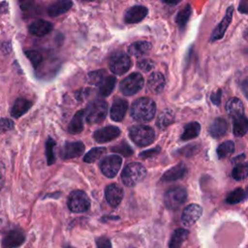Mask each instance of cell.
I'll use <instances>...</instances> for the list:
<instances>
[{
	"mask_svg": "<svg viewBox=\"0 0 248 248\" xmlns=\"http://www.w3.org/2000/svg\"><path fill=\"white\" fill-rule=\"evenodd\" d=\"M96 244L97 248H111L110 240L106 236H100L99 238H97Z\"/></svg>",
	"mask_w": 248,
	"mask_h": 248,
	"instance_id": "cell-45",
	"label": "cell"
},
{
	"mask_svg": "<svg viewBox=\"0 0 248 248\" xmlns=\"http://www.w3.org/2000/svg\"><path fill=\"white\" fill-rule=\"evenodd\" d=\"M221 96H222V91H221V89H218L217 91H215V92H213L212 94H211V96H210V100H211V102L214 104V105H220V103H221Z\"/></svg>",
	"mask_w": 248,
	"mask_h": 248,
	"instance_id": "cell-46",
	"label": "cell"
},
{
	"mask_svg": "<svg viewBox=\"0 0 248 248\" xmlns=\"http://www.w3.org/2000/svg\"><path fill=\"white\" fill-rule=\"evenodd\" d=\"M151 47L152 45L147 41H137L128 46V52L133 56L139 57L147 54L151 50Z\"/></svg>",
	"mask_w": 248,
	"mask_h": 248,
	"instance_id": "cell-23",
	"label": "cell"
},
{
	"mask_svg": "<svg viewBox=\"0 0 248 248\" xmlns=\"http://www.w3.org/2000/svg\"><path fill=\"white\" fill-rule=\"evenodd\" d=\"M55 146V140L48 138L46 141V157L48 165H52L55 162V156L53 152V147Z\"/></svg>",
	"mask_w": 248,
	"mask_h": 248,
	"instance_id": "cell-38",
	"label": "cell"
},
{
	"mask_svg": "<svg viewBox=\"0 0 248 248\" xmlns=\"http://www.w3.org/2000/svg\"><path fill=\"white\" fill-rule=\"evenodd\" d=\"M156 105L154 101L147 97L137 99L131 107L130 114L138 122H149L155 116Z\"/></svg>",
	"mask_w": 248,
	"mask_h": 248,
	"instance_id": "cell-1",
	"label": "cell"
},
{
	"mask_svg": "<svg viewBox=\"0 0 248 248\" xmlns=\"http://www.w3.org/2000/svg\"><path fill=\"white\" fill-rule=\"evenodd\" d=\"M245 199H246L245 191L242 188H236L227 196L226 202L230 204H235L244 201Z\"/></svg>",
	"mask_w": 248,
	"mask_h": 248,
	"instance_id": "cell-35",
	"label": "cell"
},
{
	"mask_svg": "<svg viewBox=\"0 0 248 248\" xmlns=\"http://www.w3.org/2000/svg\"><path fill=\"white\" fill-rule=\"evenodd\" d=\"M238 11L241 12L242 14H247V2L242 1L239 3V8Z\"/></svg>",
	"mask_w": 248,
	"mask_h": 248,
	"instance_id": "cell-48",
	"label": "cell"
},
{
	"mask_svg": "<svg viewBox=\"0 0 248 248\" xmlns=\"http://www.w3.org/2000/svg\"><path fill=\"white\" fill-rule=\"evenodd\" d=\"M121 164L122 158L119 155L113 154L102 159L100 163V169L104 175L108 178H112L118 173L121 168Z\"/></svg>",
	"mask_w": 248,
	"mask_h": 248,
	"instance_id": "cell-9",
	"label": "cell"
},
{
	"mask_svg": "<svg viewBox=\"0 0 248 248\" xmlns=\"http://www.w3.org/2000/svg\"><path fill=\"white\" fill-rule=\"evenodd\" d=\"M166 85V80L164 76L159 72L152 73L147 80V87L153 94L161 93Z\"/></svg>",
	"mask_w": 248,
	"mask_h": 248,
	"instance_id": "cell-20",
	"label": "cell"
},
{
	"mask_svg": "<svg viewBox=\"0 0 248 248\" xmlns=\"http://www.w3.org/2000/svg\"><path fill=\"white\" fill-rule=\"evenodd\" d=\"M29 32L37 37H43L53 29V24L45 19H38L29 25Z\"/></svg>",
	"mask_w": 248,
	"mask_h": 248,
	"instance_id": "cell-19",
	"label": "cell"
},
{
	"mask_svg": "<svg viewBox=\"0 0 248 248\" xmlns=\"http://www.w3.org/2000/svg\"><path fill=\"white\" fill-rule=\"evenodd\" d=\"M105 195L108 204L112 207H116L123 199V190L119 185L112 183L107 186Z\"/></svg>",
	"mask_w": 248,
	"mask_h": 248,
	"instance_id": "cell-16",
	"label": "cell"
},
{
	"mask_svg": "<svg viewBox=\"0 0 248 248\" xmlns=\"http://www.w3.org/2000/svg\"><path fill=\"white\" fill-rule=\"evenodd\" d=\"M154 66H155L154 61L151 59H147V58L140 59L137 63V67L140 70H141L142 72H149L154 68Z\"/></svg>",
	"mask_w": 248,
	"mask_h": 248,
	"instance_id": "cell-42",
	"label": "cell"
},
{
	"mask_svg": "<svg viewBox=\"0 0 248 248\" xmlns=\"http://www.w3.org/2000/svg\"><path fill=\"white\" fill-rule=\"evenodd\" d=\"M200 150V145L197 144V143H194V144H189V145H186L184 147H182L181 149H179L177 152L183 156H193L195 155L198 151Z\"/></svg>",
	"mask_w": 248,
	"mask_h": 248,
	"instance_id": "cell-41",
	"label": "cell"
},
{
	"mask_svg": "<svg viewBox=\"0 0 248 248\" xmlns=\"http://www.w3.org/2000/svg\"><path fill=\"white\" fill-rule=\"evenodd\" d=\"M234 142L232 140H227L225 142H222L218 148H217V155L219 159H223L230 154H232L234 152Z\"/></svg>",
	"mask_w": 248,
	"mask_h": 248,
	"instance_id": "cell-36",
	"label": "cell"
},
{
	"mask_svg": "<svg viewBox=\"0 0 248 248\" xmlns=\"http://www.w3.org/2000/svg\"><path fill=\"white\" fill-rule=\"evenodd\" d=\"M83 118H84V110H78V112H76L68 126V133L72 135H76L82 132Z\"/></svg>",
	"mask_w": 248,
	"mask_h": 248,
	"instance_id": "cell-28",
	"label": "cell"
},
{
	"mask_svg": "<svg viewBox=\"0 0 248 248\" xmlns=\"http://www.w3.org/2000/svg\"><path fill=\"white\" fill-rule=\"evenodd\" d=\"M232 15H233V7L230 6L227 9V12L225 14V16L221 20V22L218 24V26L214 29L211 37H210V42H215L223 38L225 32L227 31L232 19Z\"/></svg>",
	"mask_w": 248,
	"mask_h": 248,
	"instance_id": "cell-15",
	"label": "cell"
},
{
	"mask_svg": "<svg viewBox=\"0 0 248 248\" xmlns=\"http://www.w3.org/2000/svg\"><path fill=\"white\" fill-rule=\"evenodd\" d=\"M131 64L132 62L128 54L124 52H116L110 56L108 67L114 75L120 76L130 69Z\"/></svg>",
	"mask_w": 248,
	"mask_h": 248,
	"instance_id": "cell-8",
	"label": "cell"
},
{
	"mask_svg": "<svg viewBox=\"0 0 248 248\" xmlns=\"http://www.w3.org/2000/svg\"><path fill=\"white\" fill-rule=\"evenodd\" d=\"M245 154L243 153V154H241V155H239V156H237V157H234L232 160V162H233L234 164H237V163H241V162H244V160H245Z\"/></svg>",
	"mask_w": 248,
	"mask_h": 248,
	"instance_id": "cell-49",
	"label": "cell"
},
{
	"mask_svg": "<svg viewBox=\"0 0 248 248\" xmlns=\"http://www.w3.org/2000/svg\"><path fill=\"white\" fill-rule=\"evenodd\" d=\"M25 241V233L20 229L9 231L2 238V248H16Z\"/></svg>",
	"mask_w": 248,
	"mask_h": 248,
	"instance_id": "cell-10",
	"label": "cell"
},
{
	"mask_svg": "<svg viewBox=\"0 0 248 248\" xmlns=\"http://www.w3.org/2000/svg\"><path fill=\"white\" fill-rule=\"evenodd\" d=\"M14 122L9 118H0V134L6 133L14 129Z\"/></svg>",
	"mask_w": 248,
	"mask_h": 248,
	"instance_id": "cell-43",
	"label": "cell"
},
{
	"mask_svg": "<svg viewBox=\"0 0 248 248\" xmlns=\"http://www.w3.org/2000/svg\"><path fill=\"white\" fill-rule=\"evenodd\" d=\"M108 113V104L104 100H95L91 102L85 111L84 116L90 124H98L105 120Z\"/></svg>",
	"mask_w": 248,
	"mask_h": 248,
	"instance_id": "cell-4",
	"label": "cell"
},
{
	"mask_svg": "<svg viewBox=\"0 0 248 248\" xmlns=\"http://www.w3.org/2000/svg\"><path fill=\"white\" fill-rule=\"evenodd\" d=\"M227 131H228V123L222 117L216 118L208 128V132L210 136L213 138H221L227 133Z\"/></svg>",
	"mask_w": 248,
	"mask_h": 248,
	"instance_id": "cell-25",
	"label": "cell"
},
{
	"mask_svg": "<svg viewBox=\"0 0 248 248\" xmlns=\"http://www.w3.org/2000/svg\"><path fill=\"white\" fill-rule=\"evenodd\" d=\"M84 152V144L81 141L65 142L60 149V157L64 160L79 157Z\"/></svg>",
	"mask_w": 248,
	"mask_h": 248,
	"instance_id": "cell-12",
	"label": "cell"
},
{
	"mask_svg": "<svg viewBox=\"0 0 248 248\" xmlns=\"http://www.w3.org/2000/svg\"><path fill=\"white\" fill-rule=\"evenodd\" d=\"M202 208L197 203H191L187 205L181 215V223L185 227L193 226L202 216Z\"/></svg>",
	"mask_w": 248,
	"mask_h": 248,
	"instance_id": "cell-11",
	"label": "cell"
},
{
	"mask_svg": "<svg viewBox=\"0 0 248 248\" xmlns=\"http://www.w3.org/2000/svg\"><path fill=\"white\" fill-rule=\"evenodd\" d=\"M160 151H161L160 146H157V147H155V148H152V149H149V150H145V151L140 153L139 156H140L141 159H146V158H150V157H153V156L159 154Z\"/></svg>",
	"mask_w": 248,
	"mask_h": 248,
	"instance_id": "cell-44",
	"label": "cell"
},
{
	"mask_svg": "<svg viewBox=\"0 0 248 248\" xmlns=\"http://www.w3.org/2000/svg\"><path fill=\"white\" fill-rule=\"evenodd\" d=\"M129 137L138 146H147L155 140L154 130L146 125H135L129 130Z\"/></svg>",
	"mask_w": 248,
	"mask_h": 248,
	"instance_id": "cell-3",
	"label": "cell"
},
{
	"mask_svg": "<svg viewBox=\"0 0 248 248\" xmlns=\"http://www.w3.org/2000/svg\"><path fill=\"white\" fill-rule=\"evenodd\" d=\"M106 77V72L103 70H98V71H94L88 74L87 79L88 82L93 84V85H99V83L103 80V78Z\"/></svg>",
	"mask_w": 248,
	"mask_h": 248,
	"instance_id": "cell-40",
	"label": "cell"
},
{
	"mask_svg": "<svg viewBox=\"0 0 248 248\" xmlns=\"http://www.w3.org/2000/svg\"><path fill=\"white\" fill-rule=\"evenodd\" d=\"M189 231L186 229H176L169 241V248H180L183 242L187 239Z\"/></svg>",
	"mask_w": 248,
	"mask_h": 248,
	"instance_id": "cell-27",
	"label": "cell"
},
{
	"mask_svg": "<svg viewBox=\"0 0 248 248\" xmlns=\"http://www.w3.org/2000/svg\"><path fill=\"white\" fill-rule=\"evenodd\" d=\"M143 83L144 79L140 73H132L120 82L119 89L124 95L132 96L142 88Z\"/></svg>",
	"mask_w": 248,
	"mask_h": 248,
	"instance_id": "cell-7",
	"label": "cell"
},
{
	"mask_svg": "<svg viewBox=\"0 0 248 248\" xmlns=\"http://www.w3.org/2000/svg\"><path fill=\"white\" fill-rule=\"evenodd\" d=\"M107 152V148L100 146V147H95L92 148L91 150H89L83 157V161L85 163H93L95 161H97L99 158H101L105 153Z\"/></svg>",
	"mask_w": 248,
	"mask_h": 248,
	"instance_id": "cell-34",
	"label": "cell"
},
{
	"mask_svg": "<svg viewBox=\"0 0 248 248\" xmlns=\"http://www.w3.org/2000/svg\"><path fill=\"white\" fill-rule=\"evenodd\" d=\"M127 109H128V102L126 100L121 98L115 99L110 108V112H109L110 118L116 122L122 121L126 114Z\"/></svg>",
	"mask_w": 248,
	"mask_h": 248,
	"instance_id": "cell-17",
	"label": "cell"
},
{
	"mask_svg": "<svg viewBox=\"0 0 248 248\" xmlns=\"http://www.w3.org/2000/svg\"><path fill=\"white\" fill-rule=\"evenodd\" d=\"M4 181H5V167L0 162V189L4 185Z\"/></svg>",
	"mask_w": 248,
	"mask_h": 248,
	"instance_id": "cell-47",
	"label": "cell"
},
{
	"mask_svg": "<svg viewBox=\"0 0 248 248\" xmlns=\"http://www.w3.org/2000/svg\"><path fill=\"white\" fill-rule=\"evenodd\" d=\"M63 248H75V247H73V246H71V245H65Z\"/></svg>",
	"mask_w": 248,
	"mask_h": 248,
	"instance_id": "cell-50",
	"label": "cell"
},
{
	"mask_svg": "<svg viewBox=\"0 0 248 248\" xmlns=\"http://www.w3.org/2000/svg\"><path fill=\"white\" fill-rule=\"evenodd\" d=\"M192 15V8L190 5H186L185 7H183V9H181L176 16H175V22L177 24V26L180 28V30H183L187 24V22L190 19V16Z\"/></svg>",
	"mask_w": 248,
	"mask_h": 248,
	"instance_id": "cell-30",
	"label": "cell"
},
{
	"mask_svg": "<svg viewBox=\"0 0 248 248\" xmlns=\"http://www.w3.org/2000/svg\"><path fill=\"white\" fill-rule=\"evenodd\" d=\"M247 174H248V167L245 161L235 164V166L232 170V176L237 181L245 179L247 177Z\"/></svg>",
	"mask_w": 248,
	"mask_h": 248,
	"instance_id": "cell-33",
	"label": "cell"
},
{
	"mask_svg": "<svg viewBox=\"0 0 248 248\" xmlns=\"http://www.w3.org/2000/svg\"><path fill=\"white\" fill-rule=\"evenodd\" d=\"M148 13V9L144 6L136 5L129 8L124 15V21L127 24H135L141 21Z\"/></svg>",
	"mask_w": 248,
	"mask_h": 248,
	"instance_id": "cell-14",
	"label": "cell"
},
{
	"mask_svg": "<svg viewBox=\"0 0 248 248\" xmlns=\"http://www.w3.org/2000/svg\"><path fill=\"white\" fill-rule=\"evenodd\" d=\"M73 6V2L70 0H59L52 3L48 9L47 14L49 16H58L67 13Z\"/></svg>",
	"mask_w": 248,
	"mask_h": 248,
	"instance_id": "cell-22",
	"label": "cell"
},
{
	"mask_svg": "<svg viewBox=\"0 0 248 248\" xmlns=\"http://www.w3.org/2000/svg\"><path fill=\"white\" fill-rule=\"evenodd\" d=\"M120 135V129L116 126H106L104 128H101L97 130L93 138L94 140L99 143H104L108 141H111L118 138Z\"/></svg>",
	"mask_w": 248,
	"mask_h": 248,
	"instance_id": "cell-13",
	"label": "cell"
},
{
	"mask_svg": "<svg viewBox=\"0 0 248 248\" xmlns=\"http://www.w3.org/2000/svg\"><path fill=\"white\" fill-rule=\"evenodd\" d=\"M174 121V114L173 111L170 109H166L157 118L156 125L160 130L166 129L168 126H170Z\"/></svg>",
	"mask_w": 248,
	"mask_h": 248,
	"instance_id": "cell-31",
	"label": "cell"
},
{
	"mask_svg": "<svg viewBox=\"0 0 248 248\" xmlns=\"http://www.w3.org/2000/svg\"><path fill=\"white\" fill-rule=\"evenodd\" d=\"M187 200V191L184 187L175 186L169 189L164 196V202L167 208L174 210L179 208Z\"/></svg>",
	"mask_w": 248,
	"mask_h": 248,
	"instance_id": "cell-5",
	"label": "cell"
},
{
	"mask_svg": "<svg viewBox=\"0 0 248 248\" xmlns=\"http://www.w3.org/2000/svg\"><path fill=\"white\" fill-rule=\"evenodd\" d=\"M146 175V169L138 162H133L127 164L122 172L121 180L124 185L128 187H133L139 182L142 181Z\"/></svg>",
	"mask_w": 248,
	"mask_h": 248,
	"instance_id": "cell-2",
	"label": "cell"
},
{
	"mask_svg": "<svg viewBox=\"0 0 248 248\" xmlns=\"http://www.w3.org/2000/svg\"><path fill=\"white\" fill-rule=\"evenodd\" d=\"M33 103L27 99H23V98H19L17 99L12 108H11V115L15 118H18L20 116H22L25 112H27L29 110V108L32 107Z\"/></svg>",
	"mask_w": 248,
	"mask_h": 248,
	"instance_id": "cell-24",
	"label": "cell"
},
{
	"mask_svg": "<svg viewBox=\"0 0 248 248\" xmlns=\"http://www.w3.org/2000/svg\"><path fill=\"white\" fill-rule=\"evenodd\" d=\"M227 113L234 120L238 117L244 115V106L243 103L236 97L231 98L226 104Z\"/></svg>",
	"mask_w": 248,
	"mask_h": 248,
	"instance_id": "cell-21",
	"label": "cell"
},
{
	"mask_svg": "<svg viewBox=\"0 0 248 248\" xmlns=\"http://www.w3.org/2000/svg\"><path fill=\"white\" fill-rule=\"evenodd\" d=\"M187 173V168L183 164H178L168 170L161 177L162 182H173L183 178Z\"/></svg>",
	"mask_w": 248,
	"mask_h": 248,
	"instance_id": "cell-18",
	"label": "cell"
},
{
	"mask_svg": "<svg viewBox=\"0 0 248 248\" xmlns=\"http://www.w3.org/2000/svg\"><path fill=\"white\" fill-rule=\"evenodd\" d=\"M116 84V78L113 76H106L98 85L99 95L101 97H107L110 95Z\"/></svg>",
	"mask_w": 248,
	"mask_h": 248,
	"instance_id": "cell-26",
	"label": "cell"
},
{
	"mask_svg": "<svg viewBox=\"0 0 248 248\" xmlns=\"http://www.w3.org/2000/svg\"><path fill=\"white\" fill-rule=\"evenodd\" d=\"M25 55L29 59V61L31 62L32 66L35 69H37L39 67V65L41 64V62L43 61L42 54L37 50H26Z\"/></svg>",
	"mask_w": 248,
	"mask_h": 248,
	"instance_id": "cell-39",
	"label": "cell"
},
{
	"mask_svg": "<svg viewBox=\"0 0 248 248\" xmlns=\"http://www.w3.org/2000/svg\"><path fill=\"white\" fill-rule=\"evenodd\" d=\"M67 204L72 212L81 213L89 209L90 200L85 192L81 190H75L70 194Z\"/></svg>",
	"mask_w": 248,
	"mask_h": 248,
	"instance_id": "cell-6",
	"label": "cell"
},
{
	"mask_svg": "<svg viewBox=\"0 0 248 248\" xmlns=\"http://www.w3.org/2000/svg\"><path fill=\"white\" fill-rule=\"evenodd\" d=\"M248 130V120L245 115L233 120V134L235 137H243Z\"/></svg>",
	"mask_w": 248,
	"mask_h": 248,
	"instance_id": "cell-32",
	"label": "cell"
},
{
	"mask_svg": "<svg viewBox=\"0 0 248 248\" xmlns=\"http://www.w3.org/2000/svg\"><path fill=\"white\" fill-rule=\"evenodd\" d=\"M201 131V125L198 122H190L185 125L183 133L180 136L181 140H189L199 136Z\"/></svg>",
	"mask_w": 248,
	"mask_h": 248,
	"instance_id": "cell-29",
	"label": "cell"
},
{
	"mask_svg": "<svg viewBox=\"0 0 248 248\" xmlns=\"http://www.w3.org/2000/svg\"><path fill=\"white\" fill-rule=\"evenodd\" d=\"M111 151L116 152V155L117 154H121V155H123L125 157L131 156L133 154V152H134L133 149L131 148V146L127 142H125V141H121L120 143H118L116 145H113L111 147Z\"/></svg>",
	"mask_w": 248,
	"mask_h": 248,
	"instance_id": "cell-37",
	"label": "cell"
}]
</instances>
